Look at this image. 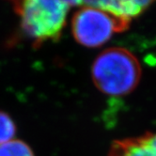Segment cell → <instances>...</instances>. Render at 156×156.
Listing matches in <instances>:
<instances>
[{
    "mask_svg": "<svg viewBox=\"0 0 156 156\" xmlns=\"http://www.w3.org/2000/svg\"><path fill=\"white\" fill-rule=\"evenodd\" d=\"M20 19L24 34L34 46L58 41L66 25L70 6L63 0H7Z\"/></svg>",
    "mask_w": 156,
    "mask_h": 156,
    "instance_id": "obj_1",
    "label": "cell"
},
{
    "mask_svg": "<svg viewBox=\"0 0 156 156\" xmlns=\"http://www.w3.org/2000/svg\"><path fill=\"white\" fill-rule=\"evenodd\" d=\"M91 76L95 87L108 96L130 94L141 78V66L129 50L112 47L103 51L94 60Z\"/></svg>",
    "mask_w": 156,
    "mask_h": 156,
    "instance_id": "obj_2",
    "label": "cell"
},
{
    "mask_svg": "<svg viewBox=\"0 0 156 156\" xmlns=\"http://www.w3.org/2000/svg\"><path fill=\"white\" fill-rule=\"evenodd\" d=\"M131 21L104 9L85 6L73 14L72 32L74 40L88 48L102 46L115 34L125 31Z\"/></svg>",
    "mask_w": 156,
    "mask_h": 156,
    "instance_id": "obj_3",
    "label": "cell"
},
{
    "mask_svg": "<svg viewBox=\"0 0 156 156\" xmlns=\"http://www.w3.org/2000/svg\"><path fill=\"white\" fill-rule=\"evenodd\" d=\"M108 156H156V133L116 140L111 145Z\"/></svg>",
    "mask_w": 156,
    "mask_h": 156,
    "instance_id": "obj_4",
    "label": "cell"
},
{
    "mask_svg": "<svg viewBox=\"0 0 156 156\" xmlns=\"http://www.w3.org/2000/svg\"><path fill=\"white\" fill-rule=\"evenodd\" d=\"M156 0H83L88 7L104 9L117 16L132 21L145 12Z\"/></svg>",
    "mask_w": 156,
    "mask_h": 156,
    "instance_id": "obj_5",
    "label": "cell"
},
{
    "mask_svg": "<svg viewBox=\"0 0 156 156\" xmlns=\"http://www.w3.org/2000/svg\"><path fill=\"white\" fill-rule=\"evenodd\" d=\"M0 156H34V153L25 142L12 139L0 146Z\"/></svg>",
    "mask_w": 156,
    "mask_h": 156,
    "instance_id": "obj_6",
    "label": "cell"
},
{
    "mask_svg": "<svg viewBox=\"0 0 156 156\" xmlns=\"http://www.w3.org/2000/svg\"><path fill=\"white\" fill-rule=\"evenodd\" d=\"M16 133V126L10 117L0 111V146L12 140Z\"/></svg>",
    "mask_w": 156,
    "mask_h": 156,
    "instance_id": "obj_7",
    "label": "cell"
},
{
    "mask_svg": "<svg viewBox=\"0 0 156 156\" xmlns=\"http://www.w3.org/2000/svg\"><path fill=\"white\" fill-rule=\"evenodd\" d=\"M69 6H76V5H82L83 4V0H63Z\"/></svg>",
    "mask_w": 156,
    "mask_h": 156,
    "instance_id": "obj_8",
    "label": "cell"
}]
</instances>
